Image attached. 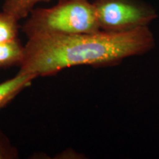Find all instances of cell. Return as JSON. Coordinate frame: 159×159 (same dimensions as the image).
<instances>
[{
    "instance_id": "obj_7",
    "label": "cell",
    "mask_w": 159,
    "mask_h": 159,
    "mask_svg": "<svg viewBox=\"0 0 159 159\" xmlns=\"http://www.w3.org/2000/svg\"><path fill=\"white\" fill-rule=\"evenodd\" d=\"M19 20L7 12H0V43L19 39Z\"/></svg>"
},
{
    "instance_id": "obj_5",
    "label": "cell",
    "mask_w": 159,
    "mask_h": 159,
    "mask_svg": "<svg viewBox=\"0 0 159 159\" xmlns=\"http://www.w3.org/2000/svg\"><path fill=\"white\" fill-rule=\"evenodd\" d=\"M24 46L19 39L0 43V69L20 65L23 58Z\"/></svg>"
},
{
    "instance_id": "obj_1",
    "label": "cell",
    "mask_w": 159,
    "mask_h": 159,
    "mask_svg": "<svg viewBox=\"0 0 159 159\" xmlns=\"http://www.w3.org/2000/svg\"><path fill=\"white\" fill-rule=\"evenodd\" d=\"M155 46L149 27L125 32L36 36L24 45L19 71L38 77L55 75L77 66L114 67L128 57L146 54Z\"/></svg>"
},
{
    "instance_id": "obj_6",
    "label": "cell",
    "mask_w": 159,
    "mask_h": 159,
    "mask_svg": "<svg viewBox=\"0 0 159 159\" xmlns=\"http://www.w3.org/2000/svg\"><path fill=\"white\" fill-rule=\"evenodd\" d=\"M50 1L52 0H4L2 11L20 21L26 19L38 4Z\"/></svg>"
},
{
    "instance_id": "obj_2",
    "label": "cell",
    "mask_w": 159,
    "mask_h": 159,
    "mask_svg": "<svg viewBox=\"0 0 159 159\" xmlns=\"http://www.w3.org/2000/svg\"><path fill=\"white\" fill-rule=\"evenodd\" d=\"M21 30L27 39L100 30L94 4L89 0H59L50 7L34 8L27 16Z\"/></svg>"
},
{
    "instance_id": "obj_3",
    "label": "cell",
    "mask_w": 159,
    "mask_h": 159,
    "mask_svg": "<svg viewBox=\"0 0 159 159\" xmlns=\"http://www.w3.org/2000/svg\"><path fill=\"white\" fill-rule=\"evenodd\" d=\"M100 30L125 32L148 27L158 17L156 9L143 0H94Z\"/></svg>"
},
{
    "instance_id": "obj_4",
    "label": "cell",
    "mask_w": 159,
    "mask_h": 159,
    "mask_svg": "<svg viewBox=\"0 0 159 159\" xmlns=\"http://www.w3.org/2000/svg\"><path fill=\"white\" fill-rule=\"evenodd\" d=\"M36 77L19 71L12 78L0 83V109L11 102L21 91L30 86Z\"/></svg>"
},
{
    "instance_id": "obj_8",
    "label": "cell",
    "mask_w": 159,
    "mask_h": 159,
    "mask_svg": "<svg viewBox=\"0 0 159 159\" xmlns=\"http://www.w3.org/2000/svg\"><path fill=\"white\" fill-rule=\"evenodd\" d=\"M19 150L0 128V159H19Z\"/></svg>"
}]
</instances>
